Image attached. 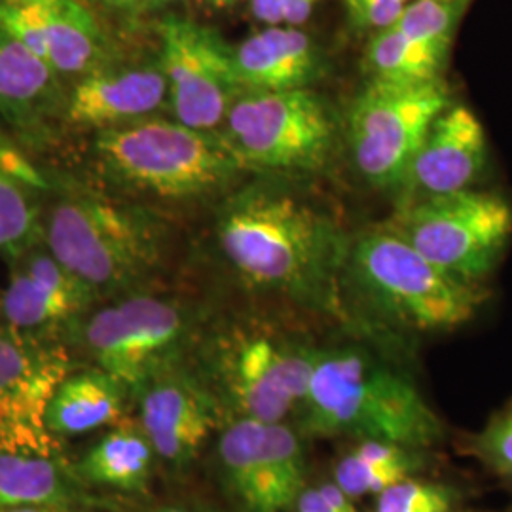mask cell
<instances>
[{
  "label": "cell",
  "mask_w": 512,
  "mask_h": 512,
  "mask_svg": "<svg viewBox=\"0 0 512 512\" xmlns=\"http://www.w3.org/2000/svg\"><path fill=\"white\" fill-rule=\"evenodd\" d=\"M217 238L228 266L251 291L344 315V241L310 203L275 186H249L222 205Z\"/></svg>",
  "instance_id": "6da1fadb"
},
{
  "label": "cell",
  "mask_w": 512,
  "mask_h": 512,
  "mask_svg": "<svg viewBox=\"0 0 512 512\" xmlns=\"http://www.w3.org/2000/svg\"><path fill=\"white\" fill-rule=\"evenodd\" d=\"M294 427L306 439H372L431 452L444 423L416 384L365 349L319 348Z\"/></svg>",
  "instance_id": "7a4b0ae2"
},
{
  "label": "cell",
  "mask_w": 512,
  "mask_h": 512,
  "mask_svg": "<svg viewBox=\"0 0 512 512\" xmlns=\"http://www.w3.org/2000/svg\"><path fill=\"white\" fill-rule=\"evenodd\" d=\"M93 154L103 175L164 200H194L228 188L249 171L220 131L147 118L97 131Z\"/></svg>",
  "instance_id": "3957f363"
},
{
  "label": "cell",
  "mask_w": 512,
  "mask_h": 512,
  "mask_svg": "<svg viewBox=\"0 0 512 512\" xmlns=\"http://www.w3.org/2000/svg\"><path fill=\"white\" fill-rule=\"evenodd\" d=\"M44 245L99 302L145 291L160 258L158 228L147 213L95 192L54 203L44 219Z\"/></svg>",
  "instance_id": "277c9868"
},
{
  "label": "cell",
  "mask_w": 512,
  "mask_h": 512,
  "mask_svg": "<svg viewBox=\"0 0 512 512\" xmlns=\"http://www.w3.org/2000/svg\"><path fill=\"white\" fill-rule=\"evenodd\" d=\"M317 349L281 330L236 323L203 334L194 363L230 420L293 423L308 395Z\"/></svg>",
  "instance_id": "5b68a950"
},
{
  "label": "cell",
  "mask_w": 512,
  "mask_h": 512,
  "mask_svg": "<svg viewBox=\"0 0 512 512\" xmlns=\"http://www.w3.org/2000/svg\"><path fill=\"white\" fill-rule=\"evenodd\" d=\"M348 266L370 308L410 332L459 329L475 319L486 300L482 285L440 270L387 226L355 241Z\"/></svg>",
  "instance_id": "8992f818"
},
{
  "label": "cell",
  "mask_w": 512,
  "mask_h": 512,
  "mask_svg": "<svg viewBox=\"0 0 512 512\" xmlns=\"http://www.w3.org/2000/svg\"><path fill=\"white\" fill-rule=\"evenodd\" d=\"M198 313L181 300L137 291L97 304L65 344L133 393L164 368L190 361L202 342Z\"/></svg>",
  "instance_id": "52a82bcc"
},
{
  "label": "cell",
  "mask_w": 512,
  "mask_h": 512,
  "mask_svg": "<svg viewBox=\"0 0 512 512\" xmlns=\"http://www.w3.org/2000/svg\"><path fill=\"white\" fill-rule=\"evenodd\" d=\"M440 270L482 285L512 238V205L492 192L463 190L404 205L385 224Z\"/></svg>",
  "instance_id": "ba28073f"
},
{
  "label": "cell",
  "mask_w": 512,
  "mask_h": 512,
  "mask_svg": "<svg viewBox=\"0 0 512 512\" xmlns=\"http://www.w3.org/2000/svg\"><path fill=\"white\" fill-rule=\"evenodd\" d=\"M306 440L291 421H226L211 456L228 512H293L310 484Z\"/></svg>",
  "instance_id": "9c48e42d"
},
{
  "label": "cell",
  "mask_w": 512,
  "mask_h": 512,
  "mask_svg": "<svg viewBox=\"0 0 512 512\" xmlns=\"http://www.w3.org/2000/svg\"><path fill=\"white\" fill-rule=\"evenodd\" d=\"M222 137L251 171H315L327 164L334 120L317 93L241 92L226 114Z\"/></svg>",
  "instance_id": "30bf717a"
},
{
  "label": "cell",
  "mask_w": 512,
  "mask_h": 512,
  "mask_svg": "<svg viewBox=\"0 0 512 512\" xmlns=\"http://www.w3.org/2000/svg\"><path fill=\"white\" fill-rule=\"evenodd\" d=\"M450 105L442 78L372 80L349 112V143L366 181L378 188H401L433 124Z\"/></svg>",
  "instance_id": "8fae6325"
},
{
  "label": "cell",
  "mask_w": 512,
  "mask_h": 512,
  "mask_svg": "<svg viewBox=\"0 0 512 512\" xmlns=\"http://www.w3.org/2000/svg\"><path fill=\"white\" fill-rule=\"evenodd\" d=\"M131 399L135 418L156 450L160 471L177 478L196 467L230 420L194 357L150 376Z\"/></svg>",
  "instance_id": "7c38bea8"
},
{
  "label": "cell",
  "mask_w": 512,
  "mask_h": 512,
  "mask_svg": "<svg viewBox=\"0 0 512 512\" xmlns=\"http://www.w3.org/2000/svg\"><path fill=\"white\" fill-rule=\"evenodd\" d=\"M74 368L65 342L0 325V452L63 454L46 412Z\"/></svg>",
  "instance_id": "4fadbf2b"
},
{
  "label": "cell",
  "mask_w": 512,
  "mask_h": 512,
  "mask_svg": "<svg viewBox=\"0 0 512 512\" xmlns=\"http://www.w3.org/2000/svg\"><path fill=\"white\" fill-rule=\"evenodd\" d=\"M160 67L167 80L173 118L190 128L219 131L243 92L234 48L217 31L196 21L167 16L158 25Z\"/></svg>",
  "instance_id": "5bb4252c"
},
{
  "label": "cell",
  "mask_w": 512,
  "mask_h": 512,
  "mask_svg": "<svg viewBox=\"0 0 512 512\" xmlns=\"http://www.w3.org/2000/svg\"><path fill=\"white\" fill-rule=\"evenodd\" d=\"M0 294V325L23 334L61 340L99 304L97 294L42 243L10 262Z\"/></svg>",
  "instance_id": "9a60e30c"
},
{
  "label": "cell",
  "mask_w": 512,
  "mask_h": 512,
  "mask_svg": "<svg viewBox=\"0 0 512 512\" xmlns=\"http://www.w3.org/2000/svg\"><path fill=\"white\" fill-rule=\"evenodd\" d=\"M486 162L488 139L478 116L465 105H450L433 124L401 188L420 200L463 192Z\"/></svg>",
  "instance_id": "2e32d148"
},
{
  "label": "cell",
  "mask_w": 512,
  "mask_h": 512,
  "mask_svg": "<svg viewBox=\"0 0 512 512\" xmlns=\"http://www.w3.org/2000/svg\"><path fill=\"white\" fill-rule=\"evenodd\" d=\"M169 107L167 80L158 63L97 69L80 76L65 101V118L78 128H122Z\"/></svg>",
  "instance_id": "e0dca14e"
},
{
  "label": "cell",
  "mask_w": 512,
  "mask_h": 512,
  "mask_svg": "<svg viewBox=\"0 0 512 512\" xmlns=\"http://www.w3.org/2000/svg\"><path fill=\"white\" fill-rule=\"evenodd\" d=\"M243 92L306 90L323 74V57L298 27H266L234 48Z\"/></svg>",
  "instance_id": "ac0fdd59"
},
{
  "label": "cell",
  "mask_w": 512,
  "mask_h": 512,
  "mask_svg": "<svg viewBox=\"0 0 512 512\" xmlns=\"http://www.w3.org/2000/svg\"><path fill=\"white\" fill-rule=\"evenodd\" d=\"M71 467L93 492L128 497L147 494L160 473L156 450L135 416L101 431L78 458L71 459Z\"/></svg>",
  "instance_id": "d6986e66"
},
{
  "label": "cell",
  "mask_w": 512,
  "mask_h": 512,
  "mask_svg": "<svg viewBox=\"0 0 512 512\" xmlns=\"http://www.w3.org/2000/svg\"><path fill=\"white\" fill-rule=\"evenodd\" d=\"M101 505V494L78 480L65 454L0 452V512L23 507L93 511Z\"/></svg>",
  "instance_id": "ffe728a7"
},
{
  "label": "cell",
  "mask_w": 512,
  "mask_h": 512,
  "mask_svg": "<svg viewBox=\"0 0 512 512\" xmlns=\"http://www.w3.org/2000/svg\"><path fill=\"white\" fill-rule=\"evenodd\" d=\"M131 408V391L109 372L74 368L55 389L46 423L55 439H73L109 429L128 418Z\"/></svg>",
  "instance_id": "44dd1931"
},
{
  "label": "cell",
  "mask_w": 512,
  "mask_h": 512,
  "mask_svg": "<svg viewBox=\"0 0 512 512\" xmlns=\"http://www.w3.org/2000/svg\"><path fill=\"white\" fill-rule=\"evenodd\" d=\"M42 59L54 73L84 76L107 61L105 33L80 0H35Z\"/></svg>",
  "instance_id": "7402d4cb"
},
{
  "label": "cell",
  "mask_w": 512,
  "mask_h": 512,
  "mask_svg": "<svg viewBox=\"0 0 512 512\" xmlns=\"http://www.w3.org/2000/svg\"><path fill=\"white\" fill-rule=\"evenodd\" d=\"M427 450L385 440L359 439L332 467V482L355 501L376 497L408 476L423 475Z\"/></svg>",
  "instance_id": "603a6c76"
},
{
  "label": "cell",
  "mask_w": 512,
  "mask_h": 512,
  "mask_svg": "<svg viewBox=\"0 0 512 512\" xmlns=\"http://www.w3.org/2000/svg\"><path fill=\"white\" fill-rule=\"evenodd\" d=\"M57 74L18 38L0 29V116L31 126L52 109Z\"/></svg>",
  "instance_id": "cb8c5ba5"
},
{
  "label": "cell",
  "mask_w": 512,
  "mask_h": 512,
  "mask_svg": "<svg viewBox=\"0 0 512 512\" xmlns=\"http://www.w3.org/2000/svg\"><path fill=\"white\" fill-rule=\"evenodd\" d=\"M450 46L406 37L387 27L368 42L366 71L372 80L385 82H429L442 78Z\"/></svg>",
  "instance_id": "d4e9b609"
},
{
  "label": "cell",
  "mask_w": 512,
  "mask_h": 512,
  "mask_svg": "<svg viewBox=\"0 0 512 512\" xmlns=\"http://www.w3.org/2000/svg\"><path fill=\"white\" fill-rule=\"evenodd\" d=\"M40 194L0 164V256L18 260L44 243Z\"/></svg>",
  "instance_id": "484cf974"
},
{
  "label": "cell",
  "mask_w": 512,
  "mask_h": 512,
  "mask_svg": "<svg viewBox=\"0 0 512 512\" xmlns=\"http://www.w3.org/2000/svg\"><path fill=\"white\" fill-rule=\"evenodd\" d=\"M463 501L458 486L416 475L376 495L372 512H459Z\"/></svg>",
  "instance_id": "4316f807"
},
{
  "label": "cell",
  "mask_w": 512,
  "mask_h": 512,
  "mask_svg": "<svg viewBox=\"0 0 512 512\" xmlns=\"http://www.w3.org/2000/svg\"><path fill=\"white\" fill-rule=\"evenodd\" d=\"M467 4L469 0H410L391 27L406 37L452 48Z\"/></svg>",
  "instance_id": "83f0119b"
},
{
  "label": "cell",
  "mask_w": 512,
  "mask_h": 512,
  "mask_svg": "<svg viewBox=\"0 0 512 512\" xmlns=\"http://www.w3.org/2000/svg\"><path fill=\"white\" fill-rule=\"evenodd\" d=\"M467 452L486 471L512 486V403L497 410L480 431L467 439Z\"/></svg>",
  "instance_id": "f1b7e54d"
},
{
  "label": "cell",
  "mask_w": 512,
  "mask_h": 512,
  "mask_svg": "<svg viewBox=\"0 0 512 512\" xmlns=\"http://www.w3.org/2000/svg\"><path fill=\"white\" fill-rule=\"evenodd\" d=\"M410 0H344L349 23L361 31H382L401 16Z\"/></svg>",
  "instance_id": "f546056e"
},
{
  "label": "cell",
  "mask_w": 512,
  "mask_h": 512,
  "mask_svg": "<svg viewBox=\"0 0 512 512\" xmlns=\"http://www.w3.org/2000/svg\"><path fill=\"white\" fill-rule=\"evenodd\" d=\"M319 0H251V12L268 27H300Z\"/></svg>",
  "instance_id": "4dcf8cb0"
},
{
  "label": "cell",
  "mask_w": 512,
  "mask_h": 512,
  "mask_svg": "<svg viewBox=\"0 0 512 512\" xmlns=\"http://www.w3.org/2000/svg\"><path fill=\"white\" fill-rule=\"evenodd\" d=\"M293 512H363L357 501L349 497L332 480L308 484L298 497Z\"/></svg>",
  "instance_id": "1f68e13d"
},
{
  "label": "cell",
  "mask_w": 512,
  "mask_h": 512,
  "mask_svg": "<svg viewBox=\"0 0 512 512\" xmlns=\"http://www.w3.org/2000/svg\"><path fill=\"white\" fill-rule=\"evenodd\" d=\"M147 512H228V509H222L217 503L200 495H179L154 505Z\"/></svg>",
  "instance_id": "d6a6232c"
},
{
  "label": "cell",
  "mask_w": 512,
  "mask_h": 512,
  "mask_svg": "<svg viewBox=\"0 0 512 512\" xmlns=\"http://www.w3.org/2000/svg\"><path fill=\"white\" fill-rule=\"evenodd\" d=\"M101 2L109 4L110 8H114V10H128V12H133V10H137L139 6H143L147 0H101Z\"/></svg>",
  "instance_id": "836d02e7"
},
{
  "label": "cell",
  "mask_w": 512,
  "mask_h": 512,
  "mask_svg": "<svg viewBox=\"0 0 512 512\" xmlns=\"http://www.w3.org/2000/svg\"><path fill=\"white\" fill-rule=\"evenodd\" d=\"M2 512H93L86 509H73V507H23V509H10Z\"/></svg>",
  "instance_id": "e575fe53"
},
{
  "label": "cell",
  "mask_w": 512,
  "mask_h": 512,
  "mask_svg": "<svg viewBox=\"0 0 512 512\" xmlns=\"http://www.w3.org/2000/svg\"><path fill=\"white\" fill-rule=\"evenodd\" d=\"M205 2H207L211 8H215V10H226V8L236 6L241 0H205Z\"/></svg>",
  "instance_id": "d590c367"
},
{
  "label": "cell",
  "mask_w": 512,
  "mask_h": 512,
  "mask_svg": "<svg viewBox=\"0 0 512 512\" xmlns=\"http://www.w3.org/2000/svg\"><path fill=\"white\" fill-rule=\"evenodd\" d=\"M147 2H171V0H147Z\"/></svg>",
  "instance_id": "8d00e7d4"
}]
</instances>
